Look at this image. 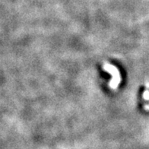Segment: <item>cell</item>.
<instances>
[{
	"instance_id": "obj_2",
	"label": "cell",
	"mask_w": 149,
	"mask_h": 149,
	"mask_svg": "<svg viewBox=\"0 0 149 149\" xmlns=\"http://www.w3.org/2000/svg\"><path fill=\"white\" fill-rule=\"evenodd\" d=\"M143 98L145 100H149V82L145 84V90L143 93Z\"/></svg>"
},
{
	"instance_id": "obj_1",
	"label": "cell",
	"mask_w": 149,
	"mask_h": 149,
	"mask_svg": "<svg viewBox=\"0 0 149 149\" xmlns=\"http://www.w3.org/2000/svg\"><path fill=\"white\" fill-rule=\"evenodd\" d=\"M103 69L105 72L110 73L111 75L112 79L109 82V86L110 88L116 90L119 86L120 83L121 82V75H120V72L119 69L116 68L115 65L109 64V63H104L103 65Z\"/></svg>"
},
{
	"instance_id": "obj_3",
	"label": "cell",
	"mask_w": 149,
	"mask_h": 149,
	"mask_svg": "<svg viewBox=\"0 0 149 149\" xmlns=\"http://www.w3.org/2000/svg\"><path fill=\"white\" fill-rule=\"evenodd\" d=\"M144 109H145L146 111H149V104L145 105V106H144Z\"/></svg>"
}]
</instances>
